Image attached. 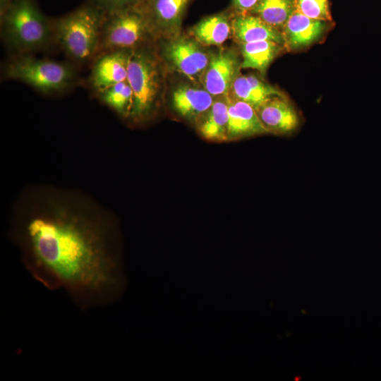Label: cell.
I'll list each match as a JSON object with an SVG mask.
<instances>
[{
    "mask_svg": "<svg viewBox=\"0 0 381 381\" xmlns=\"http://www.w3.org/2000/svg\"><path fill=\"white\" fill-rule=\"evenodd\" d=\"M219 97V99L214 100L199 127L202 136L209 140L223 141L228 140L227 95Z\"/></svg>",
    "mask_w": 381,
    "mask_h": 381,
    "instance_id": "cell-19",
    "label": "cell"
},
{
    "mask_svg": "<svg viewBox=\"0 0 381 381\" xmlns=\"http://www.w3.org/2000/svg\"><path fill=\"white\" fill-rule=\"evenodd\" d=\"M194 38L180 35L155 43L157 52L164 66L193 80L202 76L211 54Z\"/></svg>",
    "mask_w": 381,
    "mask_h": 381,
    "instance_id": "cell-7",
    "label": "cell"
},
{
    "mask_svg": "<svg viewBox=\"0 0 381 381\" xmlns=\"http://www.w3.org/2000/svg\"><path fill=\"white\" fill-rule=\"evenodd\" d=\"M255 111L269 133L288 135L300 125L298 111L284 95L268 99Z\"/></svg>",
    "mask_w": 381,
    "mask_h": 381,
    "instance_id": "cell-11",
    "label": "cell"
},
{
    "mask_svg": "<svg viewBox=\"0 0 381 381\" xmlns=\"http://www.w3.org/2000/svg\"><path fill=\"white\" fill-rule=\"evenodd\" d=\"M241 61L231 50L222 49L211 54L209 64L202 78L205 89L212 96L229 95L232 85L239 75Z\"/></svg>",
    "mask_w": 381,
    "mask_h": 381,
    "instance_id": "cell-9",
    "label": "cell"
},
{
    "mask_svg": "<svg viewBox=\"0 0 381 381\" xmlns=\"http://www.w3.org/2000/svg\"><path fill=\"white\" fill-rule=\"evenodd\" d=\"M155 43V35L139 5L107 12L98 55L113 50H134Z\"/></svg>",
    "mask_w": 381,
    "mask_h": 381,
    "instance_id": "cell-6",
    "label": "cell"
},
{
    "mask_svg": "<svg viewBox=\"0 0 381 381\" xmlns=\"http://www.w3.org/2000/svg\"><path fill=\"white\" fill-rule=\"evenodd\" d=\"M228 102V140H237L269 133L260 121L255 109L248 103L229 94Z\"/></svg>",
    "mask_w": 381,
    "mask_h": 381,
    "instance_id": "cell-13",
    "label": "cell"
},
{
    "mask_svg": "<svg viewBox=\"0 0 381 381\" xmlns=\"http://www.w3.org/2000/svg\"><path fill=\"white\" fill-rule=\"evenodd\" d=\"M213 97L205 88L183 85L174 90L171 102L180 116L195 119L208 111L214 102Z\"/></svg>",
    "mask_w": 381,
    "mask_h": 381,
    "instance_id": "cell-15",
    "label": "cell"
},
{
    "mask_svg": "<svg viewBox=\"0 0 381 381\" xmlns=\"http://www.w3.org/2000/svg\"><path fill=\"white\" fill-rule=\"evenodd\" d=\"M260 0H232L234 14H247L256 6Z\"/></svg>",
    "mask_w": 381,
    "mask_h": 381,
    "instance_id": "cell-24",
    "label": "cell"
},
{
    "mask_svg": "<svg viewBox=\"0 0 381 381\" xmlns=\"http://www.w3.org/2000/svg\"><path fill=\"white\" fill-rule=\"evenodd\" d=\"M233 14L223 11L207 16L190 30V35L202 46H219L231 35Z\"/></svg>",
    "mask_w": 381,
    "mask_h": 381,
    "instance_id": "cell-16",
    "label": "cell"
},
{
    "mask_svg": "<svg viewBox=\"0 0 381 381\" xmlns=\"http://www.w3.org/2000/svg\"><path fill=\"white\" fill-rule=\"evenodd\" d=\"M329 22L310 18L296 9L282 30L285 48L296 51L310 46L324 35Z\"/></svg>",
    "mask_w": 381,
    "mask_h": 381,
    "instance_id": "cell-12",
    "label": "cell"
},
{
    "mask_svg": "<svg viewBox=\"0 0 381 381\" xmlns=\"http://www.w3.org/2000/svg\"><path fill=\"white\" fill-rule=\"evenodd\" d=\"M164 66L155 44L132 51L127 80L133 91V105L129 120L144 122L157 110L164 89Z\"/></svg>",
    "mask_w": 381,
    "mask_h": 381,
    "instance_id": "cell-5",
    "label": "cell"
},
{
    "mask_svg": "<svg viewBox=\"0 0 381 381\" xmlns=\"http://www.w3.org/2000/svg\"><path fill=\"white\" fill-rule=\"evenodd\" d=\"M14 0H0V17L4 15Z\"/></svg>",
    "mask_w": 381,
    "mask_h": 381,
    "instance_id": "cell-25",
    "label": "cell"
},
{
    "mask_svg": "<svg viewBox=\"0 0 381 381\" xmlns=\"http://www.w3.org/2000/svg\"><path fill=\"white\" fill-rule=\"evenodd\" d=\"M92 95L121 118L129 119L133 105V91L127 80L92 92Z\"/></svg>",
    "mask_w": 381,
    "mask_h": 381,
    "instance_id": "cell-20",
    "label": "cell"
},
{
    "mask_svg": "<svg viewBox=\"0 0 381 381\" xmlns=\"http://www.w3.org/2000/svg\"><path fill=\"white\" fill-rule=\"evenodd\" d=\"M1 38L11 55L33 54L54 44L53 20L36 0H14L0 17Z\"/></svg>",
    "mask_w": 381,
    "mask_h": 381,
    "instance_id": "cell-3",
    "label": "cell"
},
{
    "mask_svg": "<svg viewBox=\"0 0 381 381\" xmlns=\"http://www.w3.org/2000/svg\"><path fill=\"white\" fill-rule=\"evenodd\" d=\"M296 6L310 18L332 21L328 0H296Z\"/></svg>",
    "mask_w": 381,
    "mask_h": 381,
    "instance_id": "cell-22",
    "label": "cell"
},
{
    "mask_svg": "<svg viewBox=\"0 0 381 381\" xmlns=\"http://www.w3.org/2000/svg\"><path fill=\"white\" fill-rule=\"evenodd\" d=\"M20 202L11 235L37 282L64 291L83 310L119 298L125 277L109 214L74 192L54 188L30 190Z\"/></svg>",
    "mask_w": 381,
    "mask_h": 381,
    "instance_id": "cell-1",
    "label": "cell"
},
{
    "mask_svg": "<svg viewBox=\"0 0 381 381\" xmlns=\"http://www.w3.org/2000/svg\"><path fill=\"white\" fill-rule=\"evenodd\" d=\"M296 9V0H260L249 13L282 31Z\"/></svg>",
    "mask_w": 381,
    "mask_h": 381,
    "instance_id": "cell-21",
    "label": "cell"
},
{
    "mask_svg": "<svg viewBox=\"0 0 381 381\" xmlns=\"http://www.w3.org/2000/svg\"><path fill=\"white\" fill-rule=\"evenodd\" d=\"M231 35L241 44L272 41L284 45L282 32L268 25L259 17L250 14H234Z\"/></svg>",
    "mask_w": 381,
    "mask_h": 381,
    "instance_id": "cell-14",
    "label": "cell"
},
{
    "mask_svg": "<svg viewBox=\"0 0 381 381\" xmlns=\"http://www.w3.org/2000/svg\"><path fill=\"white\" fill-rule=\"evenodd\" d=\"M285 48L272 41H259L240 44L241 68H253L265 73L269 65Z\"/></svg>",
    "mask_w": 381,
    "mask_h": 381,
    "instance_id": "cell-18",
    "label": "cell"
},
{
    "mask_svg": "<svg viewBox=\"0 0 381 381\" xmlns=\"http://www.w3.org/2000/svg\"><path fill=\"white\" fill-rule=\"evenodd\" d=\"M106 13L87 0L71 12L52 18L54 44L68 61L78 67L92 64L99 53Z\"/></svg>",
    "mask_w": 381,
    "mask_h": 381,
    "instance_id": "cell-2",
    "label": "cell"
},
{
    "mask_svg": "<svg viewBox=\"0 0 381 381\" xmlns=\"http://www.w3.org/2000/svg\"><path fill=\"white\" fill-rule=\"evenodd\" d=\"M229 94L248 103L255 109L272 97L284 95L279 90L254 75L240 74L235 79Z\"/></svg>",
    "mask_w": 381,
    "mask_h": 381,
    "instance_id": "cell-17",
    "label": "cell"
},
{
    "mask_svg": "<svg viewBox=\"0 0 381 381\" xmlns=\"http://www.w3.org/2000/svg\"><path fill=\"white\" fill-rule=\"evenodd\" d=\"M192 0H144L140 7L156 42L180 35L186 11Z\"/></svg>",
    "mask_w": 381,
    "mask_h": 381,
    "instance_id": "cell-8",
    "label": "cell"
},
{
    "mask_svg": "<svg viewBox=\"0 0 381 381\" xmlns=\"http://www.w3.org/2000/svg\"><path fill=\"white\" fill-rule=\"evenodd\" d=\"M106 12H112L140 5L144 0H90Z\"/></svg>",
    "mask_w": 381,
    "mask_h": 381,
    "instance_id": "cell-23",
    "label": "cell"
},
{
    "mask_svg": "<svg viewBox=\"0 0 381 381\" xmlns=\"http://www.w3.org/2000/svg\"><path fill=\"white\" fill-rule=\"evenodd\" d=\"M133 50H113L99 54L90 65L87 80L92 93L127 80Z\"/></svg>",
    "mask_w": 381,
    "mask_h": 381,
    "instance_id": "cell-10",
    "label": "cell"
},
{
    "mask_svg": "<svg viewBox=\"0 0 381 381\" xmlns=\"http://www.w3.org/2000/svg\"><path fill=\"white\" fill-rule=\"evenodd\" d=\"M78 68L70 61L38 58L30 54H16L11 55L4 63L3 76L22 82L42 95L57 96L81 83Z\"/></svg>",
    "mask_w": 381,
    "mask_h": 381,
    "instance_id": "cell-4",
    "label": "cell"
}]
</instances>
